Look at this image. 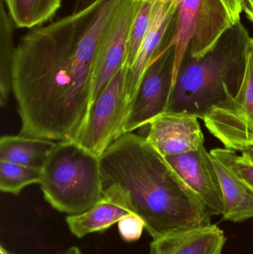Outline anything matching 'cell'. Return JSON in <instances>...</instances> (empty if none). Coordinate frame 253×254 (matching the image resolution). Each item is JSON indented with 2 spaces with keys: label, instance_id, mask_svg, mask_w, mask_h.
Here are the masks:
<instances>
[{
  "label": "cell",
  "instance_id": "1",
  "mask_svg": "<svg viewBox=\"0 0 253 254\" xmlns=\"http://www.w3.org/2000/svg\"><path fill=\"white\" fill-rule=\"evenodd\" d=\"M103 1L32 28L20 39L13 55L11 86L21 135L74 140L86 127L102 29L97 24L85 25Z\"/></svg>",
  "mask_w": 253,
  "mask_h": 254
},
{
  "label": "cell",
  "instance_id": "2",
  "mask_svg": "<svg viewBox=\"0 0 253 254\" xmlns=\"http://www.w3.org/2000/svg\"><path fill=\"white\" fill-rule=\"evenodd\" d=\"M104 188H120L154 239L210 225L212 216L146 137L129 132L101 156Z\"/></svg>",
  "mask_w": 253,
  "mask_h": 254
},
{
  "label": "cell",
  "instance_id": "3",
  "mask_svg": "<svg viewBox=\"0 0 253 254\" xmlns=\"http://www.w3.org/2000/svg\"><path fill=\"white\" fill-rule=\"evenodd\" d=\"M250 39L239 21L204 55L193 58L186 53L166 112L187 113L203 120L212 107L233 98L243 80Z\"/></svg>",
  "mask_w": 253,
  "mask_h": 254
},
{
  "label": "cell",
  "instance_id": "4",
  "mask_svg": "<svg viewBox=\"0 0 253 254\" xmlns=\"http://www.w3.org/2000/svg\"><path fill=\"white\" fill-rule=\"evenodd\" d=\"M40 185L55 210L68 215L83 213L103 195L101 157L74 140L56 142L42 169Z\"/></svg>",
  "mask_w": 253,
  "mask_h": 254
},
{
  "label": "cell",
  "instance_id": "5",
  "mask_svg": "<svg viewBox=\"0 0 253 254\" xmlns=\"http://www.w3.org/2000/svg\"><path fill=\"white\" fill-rule=\"evenodd\" d=\"M232 25L221 0H179L176 28L167 46H175L172 85L185 54L204 55Z\"/></svg>",
  "mask_w": 253,
  "mask_h": 254
},
{
  "label": "cell",
  "instance_id": "6",
  "mask_svg": "<svg viewBox=\"0 0 253 254\" xmlns=\"http://www.w3.org/2000/svg\"><path fill=\"white\" fill-rule=\"evenodd\" d=\"M128 64H125L95 100L86 127L74 139L101 157L107 148L125 134L130 112L127 94Z\"/></svg>",
  "mask_w": 253,
  "mask_h": 254
},
{
  "label": "cell",
  "instance_id": "7",
  "mask_svg": "<svg viewBox=\"0 0 253 254\" xmlns=\"http://www.w3.org/2000/svg\"><path fill=\"white\" fill-rule=\"evenodd\" d=\"M209 132L225 148L242 151L253 146V38L247 47L245 74L231 99L212 107L203 117Z\"/></svg>",
  "mask_w": 253,
  "mask_h": 254
},
{
  "label": "cell",
  "instance_id": "8",
  "mask_svg": "<svg viewBox=\"0 0 253 254\" xmlns=\"http://www.w3.org/2000/svg\"><path fill=\"white\" fill-rule=\"evenodd\" d=\"M175 46H166L144 72L131 105L124 132L147 126L167 111L172 89Z\"/></svg>",
  "mask_w": 253,
  "mask_h": 254
},
{
  "label": "cell",
  "instance_id": "9",
  "mask_svg": "<svg viewBox=\"0 0 253 254\" xmlns=\"http://www.w3.org/2000/svg\"><path fill=\"white\" fill-rule=\"evenodd\" d=\"M140 0H120L100 39L95 62L92 107L111 79L127 64L132 21Z\"/></svg>",
  "mask_w": 253,
  "mask_h": 254
},
{
  "label": "cell",
  "instance_id": "10",
  "mask_svg": "<svg viewBox=\"0 0 253 254\" xmlns=\"http://www.w3.org/2000/svg\"><path fill=\"white\" fill-rule=\"evenodd\" d=\"M165 158L211 216L222 215L224 204L219 178L210 152L204 145L197 150Z\"/></svg>",
  "mask_w": 253,
  "mask_h": 254
},
{
  "label": "cell",
  "instance_id": "11",
  "mask_svg": "<svg viewBox=\"0 0 253 254\" xmlns=\"http://www.w3.org/2000/svg\"><path fill=\"white\" fill-rule=\"evenodd\" d=\"M198 119L187 113L166 112L150 122L146 138L164 158L197 150L205 140Z\"/></svg>",
  "mask_w": 253,
  "mask_h": 254
},
{
  "label": "cell",
  "instance_id": "12",
  "mask_svg": "<svg viewBox=\"0 0 253 254\" xmlns=\"http://www.w3.org/2000/svg\"><path fill=\"white\" fill-rule=\"evenodd\" d=\"M178 2L179 0H157L156 3L150 29L133 65L128 71L127 94L130 107L146 70L173 37Z\"/></svg>",
  "mask_w": 253,
  "mask_h": 254
},
{
  "label": "cell",
  "instance_id": "13",
  "mask_svg": "<svg viewBox=\"0 0 253 254\" xmlns=\"http://www.w3.org/2000/svg\"><path fill=\"white\" fill-rule=\"evenodd\" d=\"M135 213L127 195L118 187H105L102 198L91 208L80 214L68 215L65 222L70 232L78 239L102 232L121 218Z\"/></svg>",
  "mask_w": 253,
  "mask_h": 254
},
{
  "label": "cell",
  "instance_id": "14",
  "mask_svg": "<svg viewBox=\"0 0 253 254\" xmlns=\"http://www.w3.org/2000/svg\"><path fill=\"white\" fill-rule=\"evenodd\" d=\"M226 241L224 231L210 224L154 239L149 254H222Z\"/></svg>",
  "mask_w": 253,
  "mask_h": 254
},
{
  "label": "cell",
  "instance_id": "15",
  "mask_svg": "<svg viewBox=\"0 0 253 254\" xmlns=\"http://www.w3.org/2000/svg\"><path fill=\"white\" fill-rule=\"evenodd\" d=\"M212 158L222 191L223 219L233 222H243L253 219L252 188L229 166L215 157Z\"/></svg>",
  "mask_w": 253,
  "mask_h": 254
},
{
  "label": "cell",
  "instance_id": "16",
  "mask_svg": "<svg viewBox=\"0 0 253 254\" xmlns=\"http://www.w3.org/2000/svg\"><path fill=\"white\" fill-rule=\"evenodd\" d=\"M56 142L21 135H4L0 139V161L42 170Z\"/></svg>",
  "mask_w": 253,
  "mask_h": 254
},
{
  "label": "cell",
  "instance_id": "17",
  "mask_svg": "<svg viewBox=\"0 0 253 254\" xmlns=\"http://www.w3.org/2000/svg\"><path fill=\"white\" fill-rule=\"evenodd\" d=\"M15 27L32 28L50 20L62 0H2Z\"/></svg>",
  "mask_w": 253,
  "mask_h": 254
},
{
  "label": "cell",
  "instance_id": "18",
  "mask_svg": "<svg viewBox=\"0 0 253 254\" xmlns=\"http://www.w3.org/2000/svg\"><path fill=\"white\" fill-rule=\"evenodd\" d=\"M14 23L8 12L6 11L4 1L1 0L0 10V104L6 105L12 91L11 77L13 55Z\"/></svg>",
  "mask_w": 253,
  "mask_h": 254
},
{
  "label": "cell",
  "instance_id": "19",
  "mask_svg": "<svg viewBox=\"0 0 253 254\" xmlns=\"http://www.w3.org/2000/svg\"><path fill=\"white\" fill-rule=\"evenodd\" d=\"M42 170L0 161V190L5 193L18 195L24 188L40 184Z\"/></svg>",
  "mask_w": 253,
  "mask_h": 254
},
{
  "label": "cell",
  "instance_id": "20",
  "mask_svg": "<svg viewBox=\"0 0 253 254\" xmlns=\"http://www.w3.org/2000/svg\"><path fill=\"white\" fill-rule=\"evenodd\" d=\"M209 152L212 156L229 166L253 190V146L241 151L242 155L227 148H215Z\"/></svg>",
  "mask_w": 253,
  "mask_h": 254
},
{
  "label": "cell",
  "instance_id": "21",
  "mask_svg": "<svg viewBox=\"0 0 253 254\" xmlns=\"http://www.w3.org/2000/svg\"><path fill=\"white\" fill-rule=\"evenodd\" d=\"M117 228L123 241L133 243L141 239L145 229V222L136 213H130L120 219Z\"/></svg>",
  "mask_w": 253,
  "mask_h": 254
},
{
  "label": "cell",
  "instance_id": "22",
  "mask_svg": "<svg viewBox=\"0 0 253 254\" xmlns=\"http://www.w3.org/2000/svg\"><path fill=\"white\" fill-rule=\"evenodd\" d=\"M225 6L232 24L241 21V13L243 10L244 0H221Z\"/></svg>",
  "mask_w": 253,
  "mask_h": 254
},
{
  "label": "cell",
  "instance_id": "23",
  "mask_svg": "<svg viewBox=\"0 0 253 254\" xmlns=\"http://www.w3.org/2000/svg\"><path fill=\"white\" fill-rule=\"evenodd\" d=\"M102 0H74V11L73 13H80L92 6L98 4Z\"/></svg>",
  "mask_w": 253,
  "mask_h": 254
},
{
  "label": "cell",
  "instance_id": "24",
  "mask_svg": "<svg viewBox=\"0 0 253 254\" xmlns=\"http://www.w3.org/2000/svg\"><path fill=\"white\" fill-rule=\"evenodd\" d=\"M243 10L248 19L253 22V0H244Z\"/></svg>",
  "mask_w": 253,
  "mask_h": 254
},
{
  "label": "cell",
  "instance_id": "25",
  "mask_svg": "<svg viewBox=\"0 0 253 254\" xmlns=\"http://www.w3.org/2000/svg\"><path fill=\"white\" fill-rule=\"evenodd\" d=\"M59 254H83L79 248L76 247V246H72V247L69 248L67 249L65 252Z\"/></svg>",
  "mask_w": 253,
  "mask_h": 254
},
{
  "label": "cell",
  "instance_id": "26",
  "mask_svg": "<svg viewBox=\"0 0 253 254\" xmlns=\"http://www.w3.org/2000/svg\"><path fill=\"white\" fill-rule=\"evenodd\" d=\"M0 252H1V254H10L7 250H6L5 249H4V247H3V246H1V248H0Z\"/></svg>",
  "mask_w": 253,
  "mask_h": 254
}]
</instances>
